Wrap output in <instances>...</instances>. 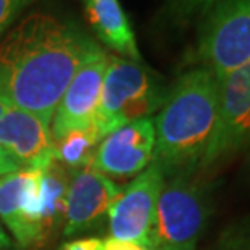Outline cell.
<instances>
[{
	"label": "cell",
	"instance_id": "obj_19",
	"mask_svg": "<svg viewBox=\"0 0 250 250\" xmlns=\"http://www.w3.org/2000/svg\"><path fill=\"white\" fill-rule=\"evenodd\" d=\"M20 168H23V167H21V163L17 160V158H15L10 152L5 150L3 147H0V176L13 173Z\"/></svg>",
	"mask_w": 250,
	"mask_h": 250
},
{
	"label": "cell",
	"instance_id": "obj_10",
	"mask_svg": "<svg viewBox=\"0 0 250 250\" xmlns=\"http://www.w3.org/2000/svg\"><path fill=\"white\" fill-rule=\"evenodd\" d=\"M155 125L153 118L131 121L100 141L92 168L107 178H132L153 162Z\"/></svg>",
	"mask_w": 250,
	"mask_h": 250
},
{
	"label": "cell",
	"instance_id": "obj_1",
	"mask_svg": "<svg viewBox=\"0 0 250 250\" xmlns=\"http://www.w3.org/2000/svg\"><path fill=\"white\" fill-rule=\"evenodd\" d=\"M99 44L68 20L36 12L0 37V97L50 126L68 84Z\"/></svg>",
	"mask_w": 250,
	"mask_h": 250
},
{
	"label": "cell",
	"instance_id": "obj_8",
	"mask_svg": "<svg viewBox=\"0 0 250 250\" xmlns=\"http://www.w3.org/2000/svg\"><path fill=\"white\" fill-rule=\"evenodd\" d=\"M165 173L152 162L129 183L110 207L107 221L110 237L147 246Z\"/></svg>",
	"mask_w": 250,
	"mask_h": 250
},
{
	"label": "cell",
	"instance_id": "obj_20",
	"mask_svg": "<svg viewBox=\"0 0 250 250\" xmlns=\"http://www.w3.org/2000/svg\"><path fill=\"white\" fill-rule=\"evenodd\" d=\"M105 250H148L147 246L129 241H120V239L108 237L105 241Z\"/></svg>",
	"mask_w": 250,
	"mask_h": 250
},
{
	"label": "cell",
	"instance_id": "obj_21",
	"mask_svg": "<svg viewBox=\"0 0 250 250\" xmlns=\"http://www.w3.org/2000/svg\"><path fill=\"white\" fill-rule=\"evenodd\" d=\"M18 244H15L10 236L7 234V231L3 229V226L0 225V250H18Z\"/></svg>",
	"mask_w": 250,
	"mask_h": 250
},
{
	"label": "cell",
	"instance_id": "obj_6",
	"mask_svg": "<svg viewBox=\"0 0 250 250\" xmlns=\"http://www.w3.org/2000/svg\"><path fill=\"white\" fill-rule=\"evenodd\" d=\"M218 79V120L200 169L250 147V63Z\"/></svg>",
	"mask_w": 250,
	"mask_h": 250
},
{
	"label": "cell",
	"instance_id": "obj_2",
	"mask_svg": "<svg viewBox=\"0 0 250 250\" xmlns=\"http://www.w3.org/2000/svg\"><path fill=\"white\" fill-rule=\"evenodd\" d=\"M218 120V79L208 68L183 73L168 87L167 99L153 118L155 153L165 178L200 171Z\"/></svg>",
	"mask_w": 250,
	"mask_h": 250
},
{
	"label": "cell",
	"instance_id": "obj_12",
	"mask_svg": "<svg viewBox=\"0 0 250 250\" xmlns=\"http://www.w3.org/2000/svg\"><path fill=\"white\" fill-rule=\"evenodd\" d=\"M0 147L21 167H45L55 160L50 126L0 97Z\"/></svg>",
	"mask_w": 250,
	"mask_h": 250
},
{
	"label": "cell",
	"instance_id": "obj_17",
	"mask_svg": "<svg viewBox=\"0 0 250 250\" xmlns=\"http://www.w3.org/2000/svg\"><path fill=\"white\" fill-rule=\"evenodd\" d=\"M34 0H0V37L17 23L20 15Z\"/></svg>",
	"mask_w": 250,
	"mask_h": 250
},
{
	"label": "cell",
	"instance_id": "obj_5",
	"mask_svg": "<svg viewBox=\"0 0 250 250\" xmlns=\"http://www.w3.org/2000/svg\"><path fill=\"white\" fill-rule=\"evenodd\" d=\"M197 60L221 78L250 63V0H220L199 21Z\"/></svg>",
	"mask_w": 250,
	"mask_h": 250
},
{
	"label": "cell",
	"instance_id": "obj_15",
	"mask_svg": "<svg viewBox=\"0 0 250 250\" xmlns=\"http://www.w3.org/2000/svg\"><path fill=\"white\" fill-rule=\"evenodd\" d=\"M220 0H167L158 20L168 28H184L194 21L204 18V15Z\"/></svg>",
	"mask_w": 250,
	"mask_h": 250
},
{
	"label": "cell",
	"instance_id": "obj_7",
	"mask_svg": "<svg viewBox=\"0 0 250 250\" xmlns=\"http://www.w3.org/2000/svg\"><path fill=\"white\" fill-rule=\"evenodd\" d=\"M44 167H23L0 176V221L21 250L41 247Z\"/></svg>",
	"mask_w": 250,
	"mask_h": 250
},
{
	"label": "cell",
	"instance_id": "obj_4",
	"mask_svg": "<svg viewBox=\"0 0 250 250\" xmlns=\"http://www.w3.org/2000/svg\"><path fill=\"white\" fill-rule=\"evenodd\" d=\"M168 87L142 62L108 55L102 92L92 127L104 139L116 127L152 118L167 99Z\"/></svg>",
	"mask_w": 250,
	"mask_h": 250
},
{
	"label": "cell",
	"instance_id": "obj_14",
	"mask_svg": "<svg viewBox=\"0 0 250 250\" xmlns=\"http://www.w3.org/2000/svg\"><path fill=\"white\" fill-rule=\"evenodd\" d=\"M100 136L90 126L87 129H79L68 132L54 142L55 160L60 162L68 169H79L87 165H92L95 150L100 144Z\"/></svg>",
	"mask_w": 250,
	"mask_h": 250
},
{
	"label": "cell",
	"instance_id": "obj_13",
	"mask_svg": "<svg viewBox=\"0 0 250 250\" xmlns=\"http://www.w3.org/2000/svg\"><path fill=\"white\" fill-rule=\"evenodd\" d=\"M83 7L90 28L102 44L121 58L142 62L131 21L120 0H83Z\"/></svg>",
	"mask_w": 250,
	"mask_h": 250
},
{
	"label": "cell",
	"instance_id": "obj_9",
	"mask_svg": "<svg viewBox=\"0 0 250 250\" xmlns=\"http://www.w3.org/2000/svg\"><path fill=\"white\" fill-rule=\"evenodd\" d=\"M107 63L108 55L102 50V47H99L79 66L52 116L50 136L54 142L66 136L68 132L87 129L92 126L97 113Z\"/></svg>",
	"mask_w": 250,
	"mask_h": 250
},
{
	"label": "cell",
	"instance_id": "obj_3",
	"mask_svg": "<svg viewBox=\"0 0 250 250\" xmlns=\"http://www.w3.org/2000/svg\"><path fill=\"white\" fill-rule=\"evenodd\" d=\"M195 173L165 178L148 234V250H195L211 215L210 186Z\"/></svg>",
	"mask_w": 250,
	"mask_h": 250
},
{
	"label": "cell",
	"instance_id": "obj_18",
	"mask_svg": "<svg viewBox=\"0 0 250 250\" xmlns=\"http://www.w3.org/2000/svg\"><path fill=\"white\" fill-rule=\"evenodd\" d=\"M60 250H105V241L99 237H81L65 242Z\"/></svg>",
	"mask_w": 250,
	"mask_h": 250
},
{
	"label": "cell",
	"instance_id": "obj_16",
	"mask_svg": "<svg viewBox=\"0 0 250 250\" xmlns=\"http://www.w3.org/2000/svg\"><path fill=\"white\" fill-rule=\"evenodd\" d=\"M215 250H250V218L228 228Z\"/></svg>",
	"mask_w": 250,
	"mask_h": 250
},
{
	"label": "cell",
	"instance_id": "obj_11",
	"mask_svg": "<svg viewBox=\"0 0 250 250\" xmlns=\"http://www.w3.org/2000/svg\"><path fill=\"white\" fill-rule=\"evenodd\" d=\"M121 190L118 184L99 173L92 165L74 169L66 189L63 236L73 237L95 229L107 218Z\"/></svg>",
	"mask_w": 250,
	"mask_h": 250
}]
</instances>
